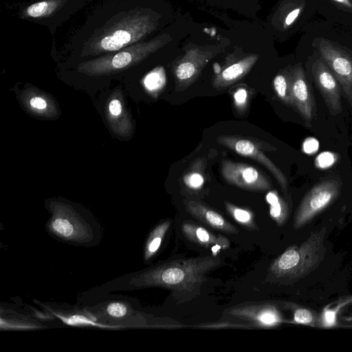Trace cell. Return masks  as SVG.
Segmentation results:
<instances>
[{
  "label": "cell",
  "instance_id": "obj_8",
  "mask_svg": "<svg viewBox=\"0 0 352 352\" xmlns=\"http://www.w3.org/2000/svg\"><path fill=\"white\" fill-rule=\"evenodd\" d=\"M224 315L245 321L254 328L275 327L285 322L277 307L267 302L238 305L227 309Z\"/></svg>",
  "mask_w": 352,
  "mask_h": 352
},
{
  "label": "cell",
  "instance_id": "obj_18",
  "mask_svg": "<svg viewBox=\"0 0 352 352\" xmlns=\"http://www.w3.org/2000/svg\"><path fill=\"white\" fill-rule=\"evenodd\" d=\"M227 212L241 226L251 230H258L254 220L253 214L248 210L237 207L229 202H225Z\"/></svg>",
  "mask_w": 352,
  "mask_h": 352
},
{
  "label": "cell",
  "instance_id": "obj_11",
  "mask_svg": "<svg viewBox=\"0 0 352 352\" xmlns=\"http://www.w3.org/2000/svg\"><path fill=\"white\" fill-rule=\"evenodd\" d=\"M105 116L111 131L117 136L131 138L134 133V123L129 111L122 89H115L108 97Z\"/></svg>",
  "mask_w": 352,
  "mask_h": 352
},
{
  "label": "cell",
  "instance_id": "obj_28",
  "mask_svg": "<svg viewBox=\"0 0 352 352\" xmlns=\"http://www.w3.org/2000/svg\"><path fill=\"white\" fill-rule=\"evenodd\" d=\"M107 312L113 317L120 318L126 314L127 309L125 305L120 302H113L108 305Z\"/></svg>",
  "mask_w": 352,
  "mask_h": 352
},
{
  "label": "cell",
  "instance_id": "obj_21",
  "mask_svg": "<svg viewBox=\"0 0 352 352\" xmlns=\"http://www.w3.org/2000/svg\"><path fill=\"white\" fill-rule=\"evenodd\" d=\"M274 89L278 98L286 104H291L289 96V76L278 74L273 80Z\"/></svg>",
  "mask_w": 352,
  "mask_h": 352
},
{
  "label": "cell",
  "instance_id": "obj_13",
  "mask_svg": "<svg viewBox=\"0 0 352 352\" xmlns=\"http://www.w3.org/2000/svg\"><path fill=\"white\" fill-rule=\"evenodd\" d=\"M289 96L291 105L307 124H310L314 116V102L301 66L296 67L289 76Z\"/></svg>",
  "mask_w": 352,
  "mask_h": 352
},
{
  "label": "cell",
  "instance_id": "obj_16",
  "mask_svg": "<svg viewBox=\"0 0 352 352\" xmlns=\"http://www.w3.org/2000/svg\"><path fill=\"white\" fill-rule=\"evenodd\" d=\"M250 63L242 61L234 63L225 69L213 82L215 89H221L239 80L250 68Z\"/></svg>",
  "mask_w": 352,
  "mask_h": 352
},
{
  "label": "cell",
  "instance_id": "obj_26",
  "mask_svg": "<svg viewBox=\"0 0 352 352\" xmlns=\"http://www.w3.org/2000/svg\"><path fill=\"white\" fill-rule=\"evenodd\" d=\"M184 182L189 188L195 189L203 185L204 179L200 173L192 171L185 176Z\"/></svg>",
  "mask_w": 352,
  "mask_h": 352
},
{
  "label": "cell",
  "instance_id": "obj_5",
  "mask_svg": "<svg viewBox=\"0 0 352 352\" xmlns=\"http://www.w3.org/2000/svg\"><path fill=\"white\" fill-rule=\"evenodd\" d=\"M87 0H31L18 4L17 18L46 27L52 36L86 3Z\"/></svg>",
  "mask_w": 352,
  "mask_h": 352
},
{
  "label": "cell",
  "instance_id": "obj_6",
  "mask_svg": "<svg viewBox=\"0 0 352 352\" xmlns=\"http://www.w3.org/2000/svg\"><path fill=\"white\" fill-rule=\"evenodd\" d=\"M340 182L329 179L314 186L304 197L294 218L293 226L299 229L310 222L338 196Z\"/></svg>",
  "mask_w": 352,
  "mask_h": 352
},
{
  "label": "cell",
  "instance_id": "obj_29",
  "mask_svg": "<svg viewBox=\"0 0 352 352\" xmlns=\"http://www.w3.org/2000/svg\"><path fill=\"white\" fill-rule=\"evenodd\" d=\"M319 143L313 138L306 139L303 143V151L307 154H312L318 151Z\"/></svg>",
  "mask_w": 352,
  "mask_h": 352
},
{
  "label": "cell",
  "instance_id": "obj_2",
  "mask_svg": "<svg viewBox=\"0 0 352 352\" xmlns=\"http://www.w3.org/2000/svg\"><path fill=\"white\" fill-rule=\"evenodd\" d=\"M222 265V258L212 255L171 260L153 270L147 282L169 289L179 301L188 300L200 294L207 274Z\"/></svg>",
  "mask_w": 352,
  "mask_h": 352
},
{
  "label": "cell",
  "instance_id": "obj_4",
  "mask_svg": "<svg viewBox=\"0 0 352 352\" xmlns=\"http://www.w3.org/2000/svg\"><path fill=\"white\" fill-rule=\"evenodd\" d=\"M157 44L155 41L136 43L117 51L75 63L74 71L91 78L122 74L146 60L157 50Z\"/></svg>",
  "mask_w": 352,
  "mask_h": 352
},
{
  "label": "cell",
  "instance_id": "obj_7",
  "mask_svg": "<svg viewBox=\"0 0 352 352\" xmlns=\"http://www.w3.org/2000/svg\"><path fill=\"white\" fill-rule=\"evenodd\" d=\"M221 173L229 184L239 188L254 191H264L271 188L270 178L252 166L223 160Z\"/></svg>",
  "mask_w": 352,
  "mask_h": 352
},
{
  "label": "cell",
  "instance_id": "obj_15",
  "mask_svg": "<svg viewBox=\"0 0 352 352\" xmlns=\"http://www.w3.org/2000/svg\"><path fill=\"white\" fill-rule=\"evenodd\" d=\"M184 236L190 241L214 249H228L230 247L229 240L221 235H215L203 227L185 222L182 226Z\"/></svg>",
  "mask_w": 352,
  "mask_h": 352
},
{
  "label": "cell",
  "instance_id": "obj_27",
  "mask_svg": "<svg viewBox=\"0 0 352 352\" xmlns=\"http://www.w3.org/2000/svg\"><path fill=\"white\" fill-rule=\"evenodd\" d=\"M335 155L330 152H323L316 158V164L320 168H326L331 166L335 162Z\"/></svg>",
  "mask_w": 352,
  "mask_h": 352
},
{
  "label": "cell",
  "instance_id": "obj_25",
  "mask_svg": "<svg viewBox=\"0 0 352 352\" xmlns=\"http://www.w3.org/2000/svg\"><path fill=\"white\" fill-rule=\"evenodd\" d=\"M197 328L202 329H253L254 328L249 323H234L230 322H221L217 323H210L200 324L196 326Z\"/></svg>",
  "mask_w": 352,
  "mask_h": 352
},
{
  "label": "cell",
  "instance_id": "obj_30",
  "mask_svg": "<svg viewBox=\"0 0 352 352\" xmlns=\"http://www.w3.org/2000/svg\"><path fill=\"white\" fill-rule=\"evenodd\" d=\"M234 99L236 107H241L245 104L247 100V92L244 89L237 90L234 95Z\"/></svg>",
  "mask_w": 352,
  "mask_h": 352
},
{
  "label": "cell",
  "instance_id": "obj_9",
  "mask_svg": "<svg viewBox=\"0 0 352 352\" xmlns=\"http://www.w3.org/2000/svg\"><path fill=\"white\" fill-rule=\"evenodd\" d=\"M216 141L236 153L251 158L264 166L276 178L283 191L285 194L287 193V179L286 177L278 167L265 155L257 143L248 138L232 135H221L217 138Z\"/></svg>",
  "mask_w": 352,
  "mask_h": 352
},
{
  "label": "cell",
  "instance_id": "obj_1",
  "mask_svg": "<svg viewBox=\"0 0 352 352\" xmlns=\"http://www.w3.org/2000/svg\"><path fill=\"white\" fill-rule=\"evenodd\" d=\"M52 54L78 63L142 42L155 21L143 0H87Z\"/></svg>",
  "mask_w": 352,
  "mask_h": 352
},
{
  "label": "cell",
  "instance_id": "obj_31",
  "mask_svg": "<svg viewBox=\"0 0 352 352\" xmlns=\"http://www.w3.org/2000/svg\"><path fill=\"white\" fill-rule=\"evenodd\" d=\"M337 5L340 6L341 8L349 11L352 12V0H332Z\"/></svg>",
  "mask_w": 352,
  "mask_h": 352
},
{
  "label": "cell",
  "instance_id": "obj_24",
  "mask_svg": "<svg viewBox=\"0 0 352 352\" xmlns=\"http://www.w3.org/2000/svg\"><path fill=\"white\" fill-rule=\"evenodd\" d=\"M52 226L57 234L63 236L69 237L72 235L74 232L72 225L67 219L56 218L52 221Z\"/></svg>",
  "mask_w": 352,
  "mask_h": 352
},
{
  "label": "cell",
  "instance_id": "obj_14",
  "mask_svg": "<svg viewBox=\"0 0 352 352\" xmlns=\"http://www.w3.org/2000/svg\"><path fill=\"white\" fill-rule=\"evenodd\" d=\"M186 210L202 223L229 234H237L238 229L224 219L219 213L201 202L195 200H186Z\"/></svg>",
  "mask_w": 352,
  "mask_h": 352
},
{
  "label": "cell",
  "instance_id": "obj_23",
  "mask_svg": "<svg viewBox=\"0 0 352 352\" xmlns=\"http://www.w3.org/2000/svg\"><path fill=\"white\" fill-rule=\"evenodd\" d=\"M162 76L157 70H153L147 74L144 80L143 83L145 89L150 93H157L162 87Z\"/></svg>",
  "mask_w": 352,
  "mask_h": 352
},
{
  "label": "cell",
  "instance_id": "obj_3",
  "mask_svg": "<svg viewBox=\"0 0 352 352\" xmlns=\"http://www.w3.org/2000/svg\"><path fill=\"white\" fill-rule=\"evenodd\" d=\"M326 228L312 232L298 245L286 249L270 265L267 279L274 283L288 284L298 280L315 270L325 254L324 239Z\"/></svg>",
  "mask_w": 352,
  "mask_h": 352
},
{
  "label": "cell",
  "instance_id": "obj_10",
  "mask_svg": "<svg viewBox=\"0 0 352 352\" xmlns=\"http://www.w3.org/2000/svg\"><path fill=\"white\" fill-rule=\"evenodd\" d=\"M19 100L25 111L34 118L54 120L60 115L58 103L54 96L34 85L25 86Z\"/></svg>",
  "mask_w": 352,
  "mask_h": 352
},
{
  "label": "cell",
  "instance_id": "obj_17",
  "mask_svg": "<svg viewBox=\"0 0 352 352\" xmlns=\"http://www.w3.org/2000/svg\"><path fill=\"white\" fill-rule=\"evenodd\" d=\"M270 204L271 217L279 226H283L289 217V207L285 201L275 190L268 192L265 197Z\"/></svg>",
  "mask_w": 352,
  "mask_h": 352
},
{
  "label": "cell",
  "instance_id": "obj_12",
  "mask_svg": "<svg viewBox=\"0 0 352 352\" xmlns=\"http://www.w3.org/2000/svg\"><path fill=\"white\" fill-rule=\"evenodd\" d=\"M312 72L317 87L320 90L329 111L338 114L342 111L341 93L338 81L329 67L322 59H318L312 66Z\"/></svg>",
  "mask_w": 352,
  "mask_h": 352
},
{
  "label": "cell",
  "instance_id": "obj_19",
  "mask_svg": "<svg viewBox=\"0 0 352 352\" xmlns=\"http://www.w3.org/2000/svg\"><path fill=\"white\" fill-rule=\"evenodd\" d=\"M352 302V296L342 298L336 302L335 307H325L320 317V326L332 327L336 324L337 316L341 309Z\"/></svg>",
  "mask_w": 352,
  "mask_h": 352
},
{
  "label": "cell",
  "instance_id": "obj_20",
  "mask_svg": "<svg viewBox=\"0 0 352 352\" xmlns=\"http://www.w3.org/2000/svg\"><path fill=\"white\" fill-rule=\"evenodd\" d=\"M170 221L167 220L159 225L151 234V238L146 245V257L149 258L159 249L162 239L168 231Z\"/></svg>",
  "mask_w": 352,
  "mask_h": 352
},
{
  "label": "cell",
  "instance_id": "obj_22",
  "mask_svg": "<svg viewBox=\"0 0 352 352\" xmlns=\"http://www.w3.org/2000/svg\"><path fill=\"white\" fill-rule=\"evenodd\" d=\"M294 323L309 326H319L320 318H318L309 309L295 307L294 309Z\"/></svg>",
  "mask_w": 352,
  "mask_h": 352
}]
</instances>
